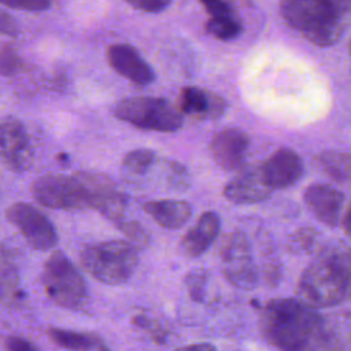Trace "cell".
<instances>
[{"label": "cell", "mask_w": 351, "mask_h": 351, "mask_svg": "<svg viewBox=\"0 0 351 351\" xmlns=\"http://www.w3.org/2000/svg\"><path fill=\"white\" fill-rule=\"evenodd\" d=\"M32 195L38 204L55 210L89 208L88 191L78 173L41 176L33 181Z\"/></svg>", "instance_id": "obj_8"}, {"label": "cell", "mask_w": 351, "mask_h": 351, "mask_svg": "<svg viewBox=\"0 0 351 351\" xmlns=\"http://www.w3.org/2000/svg\"><path fill=\"white\" fill-rule=\"evenodd\" d=\"M96 351H106L104 348H100V350H96Z\"/></svg>", "instance_id": "obj_38"}, {"label": "cell", "mask_w": 351, "mask_h": 351, "mask_svg": "<svg viewBox=\"0 0 351 351\" xmlns=\"http://www.w3.org/2000/svg\"><path fill=\"white\" fill-rule=\"evenodd\" d=\"M108 64L123 78L136 85H148L155 81V73L140 52L129 44H112L107 49Z\"/></svg>", "instance_id": "obj_14"}, {"label": "cell", "mask_w": 351, "mask_h": 351, "mask_svg": "<svg viewBox=\"0 0 351 351\" xmlns=\"http://www.w3.org/2000/svg\"><path fill=\"white\" fill-rule=\"evenodd\" d=\"M188 293L195 302H203L206 296V285H207V273L203 269H195L188 273L185 280Z\"/></svg>", "instance_id": "obj_26"}, {"label": "cell", "mask_w": 351, "mask_h": 351, "mask_svg": "<svg viewBox=\"0 0 351 351\" xmlns=\"http://www.w3.org/2000/svg\"><path fill=\"white\" fill-rule=\"evenodd\" d=\"M125 1L136 10H140L143 12H151V14L160 12L171 4V0H125Z\"/></svg>", "instance_id": "obj_32"}, {"label": "cell", "mask_w": 351, "mask_h": 351, "mask_svg": "<svg viewBox=\"0 0 351 351\" xmlns=\"http://www.w3.org/2000/svg\"><path fill=\"white\" fill-rule=\"evenodd\" d=\"M41 281L47 296L60 307L81 308L88 300L84 277L62 251H55L45 261Z\"/></svg>", "instance_id": "obj_6"}, {"label": "cell", "mask_w": 351, "mask_h": 351, "mask_svg": "<svg viewBox=\"0 0 351 351\" xmlns=\"http://www.w3.org/2000/svg\"><path fill=\"white\" fill-rule=\"evenodd\" d=\"M318 239L319 233L311 226H302L296 229L289 237V248L293 252L311 254L318 251Z\"/></svg>", "instance_id": "obj_24"}, {"label": "cell", "mask_w": 351, "mask_h": 351, "mask_svg": "<svg viewBox=\"0 0 351 351\" xmlns=\"http://www.w3.org/2000/svg\"><path fill=\"white\" fill-rule=\"evenodd\" d=\"M137 250L130 241L110 240L86 245L81 263L97 281L110 285L126 282L137 266Z\"/></svg>", "instance_id": "obj_4"}, {"label": "cell", "mask_w": 351, "mask_h": 351, "mask_svg": "<svg viewBox=\"0 0 351 351\" xmlns=\"http://www.w3.org/2000/svg\"><path fill=\"white\" fill-rule=\"evenodd\" d=\"M48 335L53 343L70 351H96L104 348L100 339L90 333L52 328L48 330Z\"/></svg>", "instance_id": "obj_20"}, {"label": "cell", "mask_w": 351, "mask_h": 351, "mask_svg": "<svg viewBox=\"0 0 351 351\" xmlns=\"http://www.w3.org/2000/svg\"><path fill=\"white\" fill-rule=\"evenodd\" d=\"M144 211L166 229L182 228L192 215V207L185 200L160 199L144 203Z\"/></svg>", "instance_id": "obj_19"}, {"label": "cell", "mask_w": 351, "mask_h": 351, "mask_svg": "<svg viewBox=\"0 0 351 351\" xmlns=\"http://www.w3.org/2000/svg\"><path fill=\"white\" fill-rule=\"evenodd\" d=\"M89 197V208H95L115 225L125 214L126 197L117 184L106 174L92 171H78Z\"/></svg>", "instance_id": "obj_11"}, {"label": "cell", "mask_w": 351, "mask_h": 351, "mask_svg": "<svg viewBox=\"0 0 351 351\" xmlns=\"http://www.w3.org/2000/svg\"><path fill=\"white\" fill-rule=\"evenodd\" d=\"M206 32L218 40L230 41L241 34L243 26L233 15L217 16V18H210L206 22Z\"/></svg>", "instance_id": "obj_23"}, {"label": "cell", "mask_w": 351, "mask_h": 351, "mask_svg": "<svg viewBox=\"0 0 351 351\" xmlns=\"http://www.w3.org/2000/svg\"><path fill=\"white\" fill-rule=\"evenodd\" d=\"M5 217L26 243L40 251H47L56 245L58 233L52 222L34 206L23 202L12 203L5 210Z\"/></svg>", "instance_id": "obj_9"}, {"label": "cell", "mask_w": 351, "mask_h": 351, "mask_svg": "<svg viewBox=\"0 0 351 351\" xmlns=\"http://www.w3.org/2000/svg\"><path fill=\"white\" fill-rule=\"evenodd\" d=\"M348 49H350V55H351V41H350V45H348Z\"/></svg>", "instance_id": "obj_37"}, {"label": "cell", "mask_w": 351, "mask_h": 351, "mask_svg": "<svg viewBox=\"0 0 351 351\" xmlns=\"http://www.w3.org/2000/svg\"><path fill=\"white\" fill-rule=\"evenodd\" d=\"M33 160L34 151L23 123L14 117L0 118V163L10 171L22 173Z\"/></svg>", "instance_id": "obj_10"}, {"label": "cell", "mask_w": 351, "mask_h": 351, "mask_svg": "<svg viewBox=\"0 0 351 351\" xmlns=\"http://www.w3.org/2000/svg\"><path fill=\"white\" fill-rule=\"evenodd\" d=\"M114 115L138 129L171 133L182 126V112L169 100L152 96H134L118 101Z\"/></svg>", "instance_id": "obj_5"}, {"label": "cell", "mask_w": 351, "mask_h": 351, "mask_svg": "<svg viewBox=\"0 0 351 351\" xmlns=\"http://www.w3.org/2000/svg\"><path fill=\"white\" fill-rule=\"evenodd\" d=\"M259 328L280 351H351V313H321L298 298L263 303Z\"/></svg>", "instance_id": "obj_1"}, {"label": "cell", "mask_w": 351, "mask_h": 351, "mask_svg": "<svg viewBox=\"0 0 351 351\" xmlns=\"http://www.w3.org/2000/svg\"><path fill=\"white\" fill-rule=\"evenodd\" d=\"M117 228L128 236L132 244H138V245H145L148 243V234L145 229L136 221H126L122 219L121 222L117 223Z\"/></svg>", "instance_id": "obj_28"}, {"label": "cell", "mask_w": 351, "mask_h": 351, "mask_svg": "<svg viewBox=\"0 0 351 351\" xmlns=\"http://www.w3.org/2000/svg\"><path fill=\"white\" fill-rule=\"evenodd\" d=\"M169 181L176 189H188L191 178L186 169L178 162H169Z\"/></svg>", "instance_id": "obj_29"}, {"label": "cell", "mask_w": 351, "mask_h": 351, "mask_svg": "<svg viewBox=\"0 0 351 351\" xmlns=\"http://www.w3.org/2000/svg\"><path fill=\"white\" fill-rule=\"evenodd\" d=\"M7 351H38L37 347L26 339L22 337H10L5 341Z\"/></svg>", "instance_id": "obj_34"}, {"label": "cell", "mask_w": 351, "mask_h": 351, "mask_svg": "<svg viewBox=\"0 0 351 351\" xmlns=\"http://www.w3.org/2000/svg\"><path fill=\"white\" fill-rule=\"evenodd\" d=\"M298 299L317 307H336L351 299V248L341 241L322 245L299 277Z\"/></svg>", "instance_id": "obj_2"}, {"label": "cell", "mask_w": 351, "mask_h": 351, "mask_svg": "<svg viewBox=\"0 0 351 351\" xmlns=\"http://www.w3.org/2000/svg\"><path fill=\"white\" fill-rule=\"evenodd\" d=\"M207 14L211 18L217 16H232L233 15V7L226 0H199Z\"/></svg>", "instance_id": "obj_31"}, {"label": "cell", "mask_w": 351, "mask_h": 351, "mask_svg": "<svg viewBox=\"0 0 351 351\" xmlns=\"http://www.w3.org/2000/svg\"><path fill=\"white\" fill-rule=\"evenodd\" d=\"M341 226L346 233V236L351 240V202L347 206V210L341 218Z\"/></svg>", "instance_id": "obj_36"}, {"label": "cell", "mask_w": 351, "mask_h": 351, "mask_svg": "<svg viewBox=\"0 0 351 351\" xmlns=\"http://www.w3.org/2000/svg\"><path fill=\"white\" fill-rule=\"evenodd\" d=\"M22 67V59L18 52L11 47H3L0 49V74L5 77L15 75Z\"/></svg>", "instance_id": "obj_27"}, {"label": "cell", "mask_w": 351, "mask_h": 351, "mask_svg": "<svg viewBox=\"0 0 351 351\" xmlns=\"http://www.w3.org/2000/svg\"><path fill=\"white\" fill-rule=\"evenodd\" d=\"M350 0H281L284 21L317 47H330L350 21Z\"/></svg>", "instance_id": "obj_3"}, {"label": "cell", "mask_w": 351, "mask_h": 351, "mask_svg": "<svg viewBox=\"0 0 351 351\" xmlns=\"http://www.w3.org/2000/svg\"><path fill=\"white\" fill-rule=\"evenodd\" d=\"M321 170L336 181H351V154L324 151L315 156Z\"/></svg>", "instance_id": "obj_21"}, {"label": "cell", "mask_w": 351, "mask_h": 351, "mask_svg": "<svg viewBox=\"0 0 351 351\" xmlns=\"http://www.w3.org/2000/svg\"><path fill=\"white\" fill-rule=\"evenodd\" d=\"M0 4L16 10L38 12L48 10L51 7V0H0Z\"/></svg>", "instance_id": "obj_30"}, {"label": "cell", "mask_w": 351, "mask_h": 351, "mask_svg": "<svg viewBox=\"0 0 351 351\" xmlns=\"http://www.w3.org/2000/svg\"><path fill=\"white\" fill-rule=\"evenodd\" d=\"M221 271L233 287L251 291L259 285L261 269L254 261L248 236L241 230L226 233L218 247Z\"/></svg>", "instance_id": "obj_7"}, {"label": "cell", "mask_w": 351, "mask_h": 351, "mask_svg": "<svg viewBox=\"0 0 351 351\" xmlns=\"http://www.w3.org/2000/svg\"><path fill=\"white\" fill-rule=\"evenodd\" d=\"M303 160L291 148H280L262 165L261 171L265 182L271 191L293 185L303 176Z\"/></svg>", "instance_id": "obj_13"}, {"label": "cell", "mask_w": 351, "mask_h": 351, "mask_svg": "<svg viewBox=\"0 0 351 351\" xmlns=\"http://www.w3.org/2000/svg\"><path fill=\"white\" fill-rule=\"evenodd\" d=\"M221 221L214 211L203 213L195 226L182 237L181 251L189 258L203 255L219 233Z\"/></svg>", "instance_id": "obj_18"}, {"label": "cell", "mask_w": 351, "mask_h": 351, "mask_svg": "<svg viewBox=\"0 0 351 351\" xmlns=\"http://www.w3.org/2000/svg\"><path fill=\"white\" fill-rule=\"evenodd\" d=\"M18 291L16 269L8 256L0 248V304L11 302Z\"/></svg>", "instance_id": "obj_22"}, {"label": "cell", "mask_w": 351, "mask_h": 351, "mask_svg": "<svg viewBox=\"0 0 351 351\" xmlns=\"http://www.w3.org/2000/svg\"><path fill=\"white\" fill-rule=\"evenodd\" d=\"M303 199L314 217L329 228H336L341 221L344 195L326 184H313L306 188Z\"/></svg>", "instance_id": "obj_16"}, {"label": "cell", "mask_w": 351, "mask_h": 351, "mask_svg": "<svg viewBox=\"0 0 351 351\" xmlns=\"http://www.w3.org/2000/svg\"><path fill=\"white\" fill-rule=\"evenodd\" d=\"M248 147V136L240 129L230 128L218 132L213 137L210 143V152L221 169L234 171L244 167Z\"/></svg>", "instance_id": "obj_12"}, {"label": "cell", "mask_w": 351, "mask_h": 351, "mask_svg": "<svg viewBox=\"0 0 351 351\" xmlns=\"http://www.w3.org/2000/svg\"><path fill=\"white\" fill-rule=\"evenodd\" d=\"M225 108V100L213 92L196 86H186L180 93L178 110L182 114L204 119H217L223 114Z\"/></svg>", "instance_id": "obj_17"}, {"label": "cell", "mask_w": 351, "mask_h": 351, "mask_svg": "<svg viewBox=\"0 0 351 351\" xmlns=\"http://www.w3.org/2000/svg\"><path fill=\"white\" fill-rule=\"evenodd\" d=\"M176 351H217V348L210 343H197V344L178 347L176 348Z\"/></svg>", "instance_id": "obj_35"}, {"label": "cell", "mask_w": 351, "mask_h": 351, "mask_svg": "<svg viewBox=\"0 0 351 351\" xmlns=\"http://www.w3.org/2000/svg\"><path fill=\"white\" fill-rule=\"evenodd\" d=\"M0 34L15 37L18 34V25L14 16L0 10Z\"/></svg>", "instance_id": "obj_33"}, {"label": "cell", "mask_w": 351, "mask_h": 351, "mask_svg": "<svg viewBox=\"0 0 351 351\" xmlns=\"http://www.w3.org/2000/svg\"><path fill=\"white\" fill-rule=\"evenodd\" d=\"M156 154L148 148H137L128 152L123 158V167L134 174H145L155 163Z\"/></svg>", "instance_id": "obj_25"}, {"label": "cell", "mask_w": 351, "mask_h": 351, "mask_svg": "<svg viewBox=\"0 0 351 351\" xmlns=\"http://www.w3.org/2000/svg\"><path fill=\"white\" fill-rule=\"evenodd\" d=\"M271 192L273 191L263 180L261 166L243 167L223 188V196L236 204L261 203L266 200Z\"/></svg>", "instance_id": "obj_15"}]
</instances>
